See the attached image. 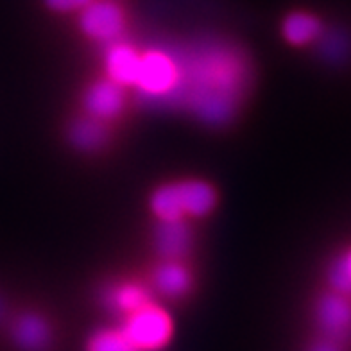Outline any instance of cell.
<instances>
[{"label": "cell", "mask_w": 351, "mask_h": 351, "mask_svg": "<svg viewBox=\"0 0 351 351\" xmlns=\"http://www.w3.org/2000/svg\"><path fill=\"white\" fill-rule=\"evenodd\" d=\"M93 0H42L45 10L56 14H77L79 11L92 4Z\"/></svg>", "instance_id": "e0dca14e"}, {"label": "cell", "mask_w": 351, "mask_h": 351, "mask_svg": "<svg viewBox=\"0 0 351 351\" xmlns=\"http://www.w3.org/2000/svg\"><path fill=\"white\" fill-rule=\"evenodd\" d=\"M104 301L110 306V310L125 317L134 310H138L140 306L151 303L153 301V292L149 291L143 283L125 280V282L111 285L106 291Z\"/></svg>", "instance_id": "4fadbf2b"}, {"label": "cell", "mask_w": 351, "mask_h": 351, "mask_svg": "<svg viewBox=\"0 0 351 351\" xmlns=\"http://www.w3.org/2000/svg\"><path fill=\"white\" fill-rule=\"evenodd\" d=\"M217 206V192L204 180H180L158 186L149 197L156 221L203 219Z\"/></svg>", "instance_id": "7a4b0ae2"}, {"label": "cell", "mask_w": 351, "mask_h": 351, "mask_svg": "<svg viewBox=\"0 0 351 351\" xmlns=\"http://www.w3.org/2000/svg\"><path fill=\"white\" fill-rule=\"evenodd\" d=\"M140 58H142V52L131 43L124 42V38L119 42L110 43L104 51L106 77L124 86L125 90L133 88L136 83V75H138Z\"/></svg>", "instance_id": "52a82bcc"}, {"label": "cell", "mask_w": 351, "mask_h": 351, "mask_svg": "<svg viewBox=\"0 0 351 351\" xmlns=\"http://www.w3.org/2000/svg\"><path fill=\"white\" fill-rule=\"evenodd\" d=\"M194 285V276L181 260H162L156 263L151 274L153 291L169 300L185 298Z\"/></svg>", "instance_id": "9c48e42d"}, {"label": "cell", "mask_w": 351, "mask_h": 351, "mask_svg": "<svg viewBox=\"0 0 351 351\" xmlns=\"http://www.w3.org/2000/svg\"><path fill=\"white\" fill-rule=\"evenodd\" d=\"M75 16L83 36L104 47L122 40L128 27V13L119 0H93Z\"/></svg>", "instance_id": "5b68a950"}, {"label": "cell", "mask_w": 351, "mask_h": 351, "mask_svg": "<svg viewBox=\"0 0 351 351\" xmlns=\"http://www.w3.org/2000/svg\"><path fill=\"white\" fill-rule=\"evenodd\" d=\"M13 339L23 350L40 351L51 342V326L42 315L22 314L13 323Z\"/></svg>", "instance_id": "5bb4252c"}, {"label": "cell", "mask_w": 351, "mask_h": 351, "mask_svg": "<svg viewBox=\"0 0 351 351\" xmlns=\"http://www.w3.org/2000/svg\"><path fill=\"white\" fill-rule=\"evenodd\" d=\"M84 115L110 124L124 113L125 88L108 77L95 79L83 93Z\"/></svg>", "instance_id": "8992f818"}, {"label": "cell", "mask_w": 351, "mask_h": 351, "mask_svg": "<svg viewBox=\"0 0 351 351\" xmlns=\"http://www.w3.org/2000/svg\"><path fill=\"white\" fill-rule=\"evenodd\" d=\"M119 2H122V0H119Z\"/></svg>", "instance_id": "d6986e66"}, {"label": "cell", "mask_w": 351, "mask_h": 351, "mask_svg": "<svg viewBox=\"0 0 351 351\" xmlns=\"http://www.w3.org/2000/svg\"><path fill=\"white\" fill-rule=\"evenodd\" d=\"M110 128L106 122L97 121L90 115H81L69 124L66 140L81 153H97L110 142Z\"/></svg>", "instance_id": "8fae6325"}, {"label": "cell", "mask_w": 351, "mask_h": 351, "mask_svg": "<svg viewBox=\"0 0 351 351\" xmlns=\"http://www.w3.org/2000/svg\"><path fill=\"white\" fill-rule=\"evenodd\" d=\"M315 319L321 330L332 339L348 335L351 332V303L346 294L332 291L319 298L315 305Z\"/></svg>", "instance_id": "ba28073f"}, {"label": "cell", "mask_w": 351, "mask_h": 351, "mask_svg": "<svg viewBox=\"0 0 351 351\" xmlns=\"http://www.w3.org/2000/svg\"><path fill=\"white\" fill-rule=\"evenodd\" d=\"M181 61V81L171 101L212 128L239 113L251 81L250 63L235 45L208 42L195 45Z\"/></svg>", "instance_id": "6da1fadb"}, {"label": "cell", "mask_w": 351, "mask_h": 351, "mask_svg": "<svg viewBox=\"0 0 351 351\" xmlns=\"http://www.w3.org/2000/svg\"><path fill=\"white\" fill-rule=\"evenodd\" d=\"M323 33V22L315 13L296 10L282 20V36L289 45L305 47L315 42Z\"/></svg>", "instance_id": "7c38bea8"}, {"label": "cell", "mask_w": 351, "mask_h": 351, "mask_svg": "<svg viewBox=\"0 0 351 351\" xmlns=\"http://www.w3.org/2000/svg\"><path fill=\"white\" fill-rule=\"evenodd\" d=\"M154 250L162 260H183L192 250V230L186 221H158Z\"/></svg>", "instance_id": "30bf717a"}, {"label": "cell", "mask_w": 351, "mask_h": 351, "mask_svg": "<svg viewBox=\"0 0 351 351\" xmlns=\"http://www.w3.org/2000/svg\"><path fill=\"white\" fill-rule=\"evenodd\" d=\"M86 351H133L122 330H101L90 337Z\"/></svg>", "instance_id": "9a60e30c"}, {"label": "cell", "mask_w": 351, "mask_h": 351, "mask_svg": "<svg viewBox=\"0 0 351 351\" xmlns=\"http://www.w3.org/2000/svg\"><path fill=\"white\" fill-rule=\"evenodd\" d=\"M121 330L133 351H160L171 342L174 323L165 308L151 301L125 315Z\"/></svg>", "instance_id": "3957f363"}, {"label": "cell", "mask_w": 351, "mask_h": 351, "mask_svg": "<svg viewBox=\"0 0 351 351\" xmlns=\"http://www.w3.org/2000/svg\"><path fill=\"white\" fill-rule=\"evenodd\" d=\"M312 351H341V350H339V346L335 344V342L323 341V342H317V344L312 348Z\"/></svg>", "instance_id": "ac0fdd59"}, {"label": "cell", "mask_w": 351, "mask_h": 351, "mask_svg": "<svg viewBox=\"0 0 351 351\" xmlns=\"http://www.w3.org/2000/svg\"><path fill=\"white\" fill-rule=\"evenodd\" d=\"M330 285L332 291L341 292V294H351V250L342 254L341 258H337L332 263L328 273Z\"/></svg>", "instance_id": "2e32d148"}, {"label": "cell", "mask_w": 351, "mask_h": 351, "mask_svg": "<svg viewBox=\"0 0 351 351\" xmlns=\"http://www.w3.org/2000/svg\"><path fill=\"white\" fill-rule=\"evenodd\" d=\"M181 81V61L160 49L142 52L134 90L151 101H171Z\"/></svg>", "instance_id": "277c9868"}]
</instances>
